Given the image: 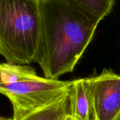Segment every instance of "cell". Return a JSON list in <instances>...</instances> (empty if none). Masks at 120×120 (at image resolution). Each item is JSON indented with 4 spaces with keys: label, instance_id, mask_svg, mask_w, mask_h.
Listing matches in <instances>:
<instances>
[{
    "label": "cell",
    "instance_id": "8",
    "mask_svg": "<svg viewBox=\"0 0 120 120\" xmlns=\"http://www.w3.org/2000/svg\"><path fill=\"white\" fill-rule=\"evenodd\" d=\"M112 120H120V110L119 111V112L116 115V116Z\"/></svg>",
    "mask_w": 120,
    "mask_h": 120
},
{
    "label": "cell",
    "instance_id": "3",
    "mask_svg": "<svg viewBox=\"0 0 120 120\" xmlns=\"http://www.w3.org/2000/svg\"><path fill=\"white\" fill-rule=\"evenodd\" d=\"M71 83L40 77L28 65L0 63V94L12 105L13 120L55 102L68 92Z\"/></svg>",
    "mask_w": 120,
    "mask_h": 120
},
{
    "label": "cell",
    "instance_id": "4",
    "mask_svg": "<svg viewBox=\"0 0 120 120\" xmlns=\"http://www.w3.org/2000/svg\"><path fill=\"white\" fill-rule=\"evenodd\" d=\"M90 82L96 120H112L120 110V75L104 69Z\"/></svg>",
    "mask_w": 120,
    "mask_h": 120
},
{
    "label": "cell",
    "instance_id": "2",
    "mask_svg": "<svg viewBox=\"0 0 120 120\" xmlns=\"http://www.w3.org/2000/svg\"><path fill=\"white\" fill-rule=\"evenodd\" d=\"M40 30L39 0H0V55L7 63H35Z\"/></svg>",
    "mask_w": 120,
    "mask_h": 120
},
{
    "label": "cell",
    "instance_id": "5",
    "mask_svg": "<svg viewBox=\"0 0 120 120\" xmlns=\"http://www.w3.org/2000/svg\"><path fill=\"white\" fill-rule=\"evenodd\" d=\"M70 115L75 120H96L90 77L72 81L69 89Z\"/></svg>",
    "mask_w": 120,
    "mask_h": 120
},
{
    "label": "cell",
    "instance_id": "9",
    "mask_svg": "<svg viewBox=\"0 0 120 120\" xmlns=\"http://www.w3.org/2000/svg\"><path fill=\"white\" fill-rule=\"evenodd\" d=\"M62 120H74V119H73V118H72L70 115H68V116H66L65 118H63Z\"/></svg>",
    "mask_w": 120,
    "mask_h": 120
},
{
    "label": "cell",
    "instance_id": "1",
    "mask_svg": "<svg viewBox=\"0 0 120 120\" xmlns=\"http://www.w3.org/2000/svg\"><path fill=\"white\" fill-rule=\"evenodd\" d=\"M41 30L35 63L46 78L75 69L101 20L68 0H39Z\"/></svg>",
    "mask_w": 120,
    "mask_h": 120
},
{
    "label": "cell",
    "instance_id": "10",
    "mask_svg": "<svg viewBox=\"0 0 120 120\" xmlns=\"http://www.w3.org/2000/svg\"><path fill=\"white\" fill-rule=\"evenodd\" d=\"M0 120H13L12 119L10 118H7V117H1L0 116Z\"/></svg>",
    "mask_w": 120,
    "mask_h": 120
},
{
    "label": "cell",
    "instance_id": "6",
    "mask_svg": "<svg viewBox=\"0 0 120 120\" xmlns=\"http://www.w3.org/2000/svg\"><path fill=\"white\" fill-rule=\"evenodd\" d=\"M68 115H70L69 91L55 102L27 115L19 120H62Z\"/></svg>",
    "mask_w": 120,
    "mask_h": 120
},
{
    "label": "cell",
    "instance_id": "7",
    "mask_svg": "<svg viewBox=\"0 0 120 120\" xmlns=\"http://www.w3.org/2000/svg\"><path fill=\"white\" fill-rule=\"evenodd\" d=\"M101 21L110 13L115 0H68Z\"/></svg>",
    "mask_w": 120,
    "mask_h": 120
}]
</instances>
